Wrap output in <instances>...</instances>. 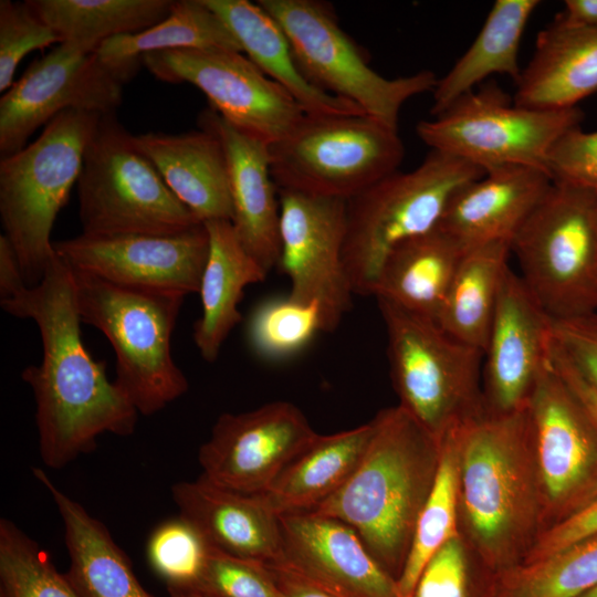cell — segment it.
I'll return each instance as SVG.
<instances>
[{
    "instance_id": "4316f807",
    "label": "cell",
    "mask_w": 597,
    "mask_h": 597,
    "mask_svg": "<svg viewBox=\"0 0 597 597\" xmlns=\"http://www.w3.org/2000/svg\"><path fill=\"white\" fill-rule=\"evenodd\" d=\"M223 21L241 52L310 115H365L355 104L314 86L301 72L290 41L258 2L203 0Z\"/></svg>"
},
{
    "instance_id": "d4e9b609",
    "label": "cell",
    "mask_w": 597,
    "mask_h": 597,
    "mask_svg": "<svg viewBox=\"0 0 597 597\" xmlns=\"http://www.w3.org/2000/svg\"><path fill=\"white\" fill-rule=\"evenodd\" d=\"M165 184L201 222L232 219L223 148L211 133L199 128L182 134L134 135Z\"/></svg>"
},
{
    "instance_id": "d590c367",
    "label": "cell",
    "mask_w": 597,
    "mask_h": 597,
    "mask_svg": "<svg viewBox=\"0 0 597 597\" xmlns=\"http://www.w3.org/2000/svg\"><path fill=\"white\" fill-rule=\"evenodd\" d=\"M597 586V535L493 575L485 597H579Z\"/></svg>"
},
{
    "instance_id": "484cf974",
    "label": "cell",
    "mask_w": 597,
    "mask_h": 597,
    "mask_svg": "<svg viewBox=\"0 0 597 597\" xmlns=\"http://www.w3.org/2000/svg\"><path fill=\"white\" fill-rule=\"evenodd\" d=\"M33 476L52 496L64 528L66 577L81 597H154L103 522L59 489L42 468Z\"/></svg>"
},
{
    "instance_id": "4fadbf2b",
    "label": "cell",
    "mask_w": 597,
    "mask_h": 597,
    "mask_svg": "<svg viewBox=\"0 0 597 597\" xmlns=\"http://www.w3.org/2000/svg\"><path fill=\"white\" fill-rule=\"evenodd\" d=\"M526 413L542 490L544 531L597 495V428L551 357L530 396Z\"/></svg>"
},
{
    "instance_id": "f907efd6",
    "label": "cell",
    "mask_w": 597,
    "mask_h": 597,
    "mask_svg": "<svg viewBox=\"0 0 597 597\" xmlns=\"http://www.w3.org/2000/svg\"><path fill=\"white\" fill-rule=\"evenodd\" d=\"M169 597H203L193 591H168Z\"/></svg>"
},
{
    "instance_id": "8992f818",
    "label": "cell",
    "mask_w": 597,
    "mask_h": 597,
    "mask_svg": "<svg viewBox=\"0 0 597 597\" xmlns=\"http://www.w3.org/2000/svg\"><path fill=\"white\" fill-rule=\"evenodd\" d=\"M485 175L430 150L412 170H396L347 200L343 261L354 294L373 295L381 265L400 243L437 228L452 196Z\"/></svg>"
},
{
    "instance_id": "ffe728a7",
    "label": "cell",
    "mask_w": 597,
    "mask_h": 597,
    "mask_svg": "<svg viewBox=\"0 0 597 597\" xmlns=\"http://www.w3.org/2000/svg\"><path fill=\"white\" fill-rule=\"evenodd\" d=\"M279 563L333 597H398L396 578L373 557L358 534L314 512L279 515Z\"/></svg>"
},
{
    "instance_id": "52a82bcc",
    "label": "cell",
    "mask_w": 597,
    "mask_h": 597,
    "mask_svg": "<svg viewBox=\"0 0 597 597\" xmlns=\"http://www.w3.org/2000/svg\"><path fill=\"white\" fill-rule=\"evenodd\" d=\"M519 274L544 312H597V192L553 181L511 241Z\"/></svg>"
},
{
    "instance_id": "e575fe53",
    "label": "cell",
    "mask_w": 597,
    "mask_h": 597,
    "mask_svg": "<svg viewBox=\"0 0 597 597\" xmlns=\"http://www.w3.org/2000/svg\"><path fill=\"white\" fill-rule=\"evenodd\" d=\"M457 427L440 439L436 478L419 514L406 562L396 579L398 597L412 596L427 563L450 538L461 533Z\"/></svg>"
},
{
    "instance_id": "1f68e13d",
    "label": "cell",
    "mask_w": 597,
    "mask_h": 597,
    "mask_svg": "<svg viewBox=\"0 0 597 597\" xmlns=\"http://www.w3.org/2000/svg\"><path fill=\"white\" fill-rule=\"evenodd\" d=\"M189 49L241 52L230 30L203 0H178L164 20L143 31L104 41L96 55L126 83L144 55Z\"/></svg>"
},
{
    "instance_id": "bcb514c9",
    "label": "cell",
    "mask_w": 597,
    "mask_h": 597,
    "mask_svg": "<svg viewBox=\"0 0 597 597\" xmlns=\"http://www.w3.org/2000/svg\"><path fill=\"white\" fill-rule=\"evenodd\" d=\"M549 357L556 371L580 402L597 428V391L594 390L573 366L549 343Z\"/></svg>"
},
{
    "instance_id": "30bf717a",
    "label": "cell",
    "mask_w": 597,
    "mask_h": 597,
    "mask_svg": "<svg viewBox=\"0 0 597 597\" xmlns=\"http://www.w3.org/2000/svg\"><path fill=\"white\" fill-rule=\"evenodd\" d=\"M256 2L282 28L301 72L314 86L355 104L390 128L398 129L399 113L408 100L437 85L438 77L429 70L396 78L374 71L325 1Z\"/></svg>"
},
{
    "instance_id": "5b68a950",
    "label": "cell",
    "mask_w": 597,
    "mask_h": 597,
    "mask_svg": "<svg viewBox=\"0 0 597 597\" xmlns=\"http://www.w3.org/2000/svg\"><path fill=\"white\" fill-rule=\"evenodd\" d=\"M101 114L60 113L41 135L0 160V217L25 283L38 285L56 258L51 232L77 184L86 145Z\"/></svg>"
},
{
    "instance_id": "44dd1931",
    "label": "cell",
    "mask_w": 597,
    "mask_h": 597,
    "mask_svg": "<svg viewBox=\"0 0 597 597\" xmlns=\"http://www.w3.org/2000/svg\"><path fill=\"white\" fill-rule=\"evenodd\" d=\"M199 128L214 135L226 156L231 223L245 250L269 272L280 252L279 192L271 171L270 144L235 127L208 107Z\"/></svg>"
},
{
    "instance_id": "74e56055",
    "label": "cell",
    "mask_w": 597,
    "mask_h": 597,
    "mask_svg": "<svg viewBox=\"0 0 597 597\" xmlns=\"http://www.w3.org/2000/svg\"><path fill=\"white\" fill-rule=\"evenodd\" d=\"M0 597H81L50 555L15 523L0 520Z\"/></svg>"
},
{
    "instance_id": "83f0119b",
    "label": "cell",
    "mask_w": 597,
    "mask_h": 597,
    "mask_svg": "<svg viewBox=\"0 0 597 597\" xmlns=\"http://www.w3.org/2000/svg\"><path fill=\"white\" fill-rule=\"evenodd\" d=\"M203 224L209 252L198 291L202 311L193 325V341L201 357L212 363L242 320L239 304L244 289L264 281L268 272L242 245L231 221Z\"/></svg>"
},
{
    "instance_id": "7c38bea8",
    "label": "cell",
    "mask_w": 597,
    "mask_h": 597,
    "mask_svg": "<svg viewBox=\"0 0 597 597\" xmlns=\"http://www.w3.org/2000/svg\"><path fill=\"white\" fill-rule=\"evenodd\" d=\"M583 118L577 106L553 111L517 106L494 83L467 93L439 116L420 121L416 132L431 150L461 158L485 172L512 165L547 172L549 150Z\"/></svg>"
},
{
    "instance_id": "5bb4252c",
    "label": "cell",
    "mask_w": 597,
    "mask_h": 597,
    "mask_svg": "<svg viewBox=\"0 0 597 597\" xmlns=\"http://www.w3.org/2000/svg\"><path fill=\"white\" fill-rule=\"evenodd\" d=\"M142 62L160 81L196 86L210 108L268 144L287 137L306 116L281 85L238 51H163L144 55Z\"/></svg>"
},
{
    "instance_id": "60d3db41",
    "label": "cell",
    "mask_w": 597,
    "mask_h": 597,
    "mask_svg": "<svg viewBox=\"0 0 597 597\" xmlns=\"http://www.w3.org/2000/svg\"><path fill=\"white\" fill-rule=\"evenodd\" d=\"M203 597H282L265 564L237 557L210 545L202 578Z\"/></svg>"
},
{
    "instance_id": "816d5d0a",
    "label": "cell",
    "mask_w": 597,
    "mask_h": 597,
    "mask_svg": "<svg viewBox=\"0 0 597 597\" xmlns=\"http://www.w3.org/2000/svg\"><path fill=\"white\" fill-rule=\"evenodd\" d=\"M579 597H597V586L588 590L587 593L583 594Z\"/></svg>"
},
{
    "instance_id": "f546056e",
    "label": "cell",
    "mask_w": 597,
    "mask_h": 597,
    "mask_svg": "<svg viewBox=\"0 0 597 597\" xmlns=\"http://www.w3.org/2000/svg\"><path fill=\"white\" fill-rule=\"evenodd\" d=\"M373 430L370 420L349 430L318 434L259 495L277 516L312 511L353 474Z\"/></svg>"
},
{
    "instance_id": "ab89813d",
    "label": "cell",
    "mask_w": 597,
    "mask_h": 597,
    "mask_svg": "<svg viewBox=\"0 0 597 597\" xmlns=\"http://www.w3.org/2000/svg\"><path fill=\"white\" fill-rule=\"evenodd\" d=\"M61 43L28 1H0V92L8 91L19 63L30 52Z\"/></svg>"
},
{
    "instance_id": "277c9868",
    "label": "cell",
    "mask_w": 597,
    "mask_h": 597,
    "mask_svg": "<svg viewBox=\"0 0 597 597\" xmlns=\"http://www.w3.org/2000/svg\"><path fill=\"white\" fill-rule=\"evenodd\" d=\"M72 273L81 322L108 339L116 356L114 383L137 412L155 415L184 396L189 384L172 358L171 337L185 295Z\"/></svg>"
},
{
    "instance_id": "9a60e30c",
    "label": "cell",
    "mask_w": 597,
    "mask_h": 597,
    "mask_svg": "<svg viewBox=\"0 0 597 597\" xmlns=\"http://www.w3.org/2000/svg\"><path fill=\"white\" fill-rule=\"evenodd\" d=\"M124 84L96 51L59 43L30 64L0 98L1 157L21 150L39 127L62 112L115 113Z\"/></svg>"
},
{
    "instance_id": "d6a6232c",
    "label": "cell",
    "mask_w": 597,
    "mask_h": 597,
    "mask_svg": "<svg viewBox=\"0 0 597 597\" xmlns=\"http://www.w3.org/2000/svg\"><path fill=\"white\" fill-rule=\"evenodd\" d=\"M510 253L504 241L465 251L437 320L451 337L484 352Z\"/></svg>"
},
{
    "instance_id": "8fae6325",
    "label": "cell",
    "mask_w": 597,
    "mask_h": 597,
    "mask_svg": "<svg viewBox=\"0 0 597 597\" xmlns=\"http://www.w3.org/2000/svg\"><path fill=\"white\" fill-rule=\"evenodd\" d=\"M277 189L348 200L398 170L405 146L398 129L367 115H310L270 144Z\"/></svg>"
},
{
    "instance_id": "ba28073f",
    "label": "cell",
    "mask_w": 597,
    "mask_h": 597,
    "mask_svg": "<svg viewBox=\"0 0 597 597\" xmlns=\"http://www.w3.org/2000/svg\"><path fill=\"white\" fill-rule=\"evenodd\" d=\"M82 234H176L201 223L165 184L115 113L101 115L76 184Z\"/></svg>"
},
{
    "instance_id": "603a6c76",
    "label": "cell",
    "mask_w": 597,
    "mask_h": 597,
    "mask_svg": "<svg viewBox=\"0 0 597 597\" xmlns=\"http://www.w3.org/2000/svg\"><path fill=\"white\" fill-rule=\"evenodd\" d=\"M171 498L178 515L211 546L262 564L282 561L279 516L259 494L224 489L200 475L195 481L172 484Z\"/></svg>"
},
{
    "instance_id": "cb8c5ba5",
    "label": "cell",
    "mask_w": 597,
    "mask_h": 597,
    "mask_svg": "<svg viewBox=\"0 0 597 597\" xmlns=\"http://www.w3.org/2000/svg\"><path fill=\"white\" fill-rule=\"evenodd\" d=\"M513 102L532 109H566L597 92V29L574 25L559 14L536 38Z\"/></svg>"
},
{
    "instance_id": "7a4b0ae2",
    "label": "cell",
    "mask_w": 597,
    "mask_h": 597,
    "mask_svg": "<svg viewBox=\"0 0 597 597\" xmlns=\"http://www.w3.org/2000/svg\"><path fill=\"white\" fill-rule=\"evenodd\" d=\"M460 532L492 575L520 564L543 531L526 406L485 408L457 427Z\"/></svg>"
},
{
    "instance_id": "7dc6e473",
    "label": "cell",
    "mask_w": 597,
    "mask_h": 597,
    "mask_svg": "<svg viewBox=\"0 0 597 597\" xmlns=\"http://www.w3.org/2000/svg\"><path fill=\"white\" fill-rule=\"evenodd\" d=\"M29 287L20 261L4 234L0 235V301L11 298Z\"/></svg>"
},
{
    "instance_id": "d6986e66",
    "label": "cell",
    "mask_w": 597,
    "mask_h": 597,
    "mask_svg": "<svg viewBox=\"0 0 597 597\" xmlns=\"http://www.w3.org/2000/svg\"><path fill=\"white\" fill-rule=\"evenodd\" d=\"M552 318L521 276L506 270L483 352L484 408L523 409L549 359Z\"/></svg>"
},
{
    "instance_id": "6da1fadb",
    "label": "cell",
    "mask_w": 597,
    "mask_h": 597,
    "mask_svg": "<svg viewBox=\"0 0 597 597\" xmlns=\"http://www.w3.org/2000/svg\"><path fill=\"white\" fill-rule=\"evenodd\" d=\"M57 254V253H56ZM3 311L32 320L42 341V360L22 371L35 399L39 453L59 470L96 448L104 433L126 437L139 413L95 360L81 334L72 269L59 256L42 281L0 301Z\"/></svg>"
},
{
    "instance_id": "ee69618b",
    "label": "cell",
    "mask_w": 597,
    "mask_h": 597,
    "mask_svg": "<svg viewBox=\"0 0 597 597\" xmlns=\"http://www.w3.org/2000/svg\"><path fill=\"white\" fill-rule=\"evenodd\" d=\"M551 346L597 391V312L551 324Z\"/></svg>"
},
{
    "instance_id": "b9f144b4",
    "label": "cell",
    "mask_w": 597,
    "mask_h": 597,
    "mask_svg": "<svg viewBox=\"0 0 597 597\" xmlns=\"http://www.w3.org/2000/svg\"><path fill=\"white\" fill-rule=\"evenodd\" d=\"M471 555L461 533L450 538L425 566L411 597H473Z\"/></svg>"
},
{
    "instance_id": "3957f363",
    "label": "cell",
    "mask_w": 597,
    "mask_h": 597,
    "mask_svg": "<svg viewBox=\"0 0 597 597\" xmlns=\"http://www.w3.org/2000/svg\"><path fill=\"white\" fill-rule=\"evenodd\" d=\"M371 421L370 441L353 474L308 512L349 525L397 579L436 478L440 440L399 405Z\"/></svg>"
},
{
    "instance_id": "e0dca14e",
    "label": "cell",
    "mask_w": 597,
    "mask_h": 597,
    "mask_svg": "<svg viewBox=\"0 0 597 597\" xmlns=\"http://www.w3.org/2000/svg\"><path fill=\"white\" fill-rule=\"evenodd\" d=\"M318 433L289 401L222 413L198 451L201 476L243 494H261Z\"/></svg>"
},
{
    "instance_id": "4dcf8cb0",
    "label": "cell",
    "mask_w": 597,
    "mask_h": 597,
    "mask_svg": "<svg viewBox=\"0 0 597 597\" xmlns=\"http://www.w3.org/2000/svg\"><path fill=\"white\" fill-rule=\"evenodd\" d=\"M541 4L538 0H496L480 32L453 64L438 78L432 91L430 114H442L458 98L473 91L476 85L494 74L520 78L519 49L525 27Z\"/></svg>"
},
{
    "instance_id": "c3c4849f",
    "label": "cell",
    "mask_w": 597,
    "mask_h": 597,
    "mask_svg": "<svg viewBox=\"0 0 597 597\" xmlns=\"http://www.w3.org/2000/svg\"><path fill=\"white\" fill-rule=\"evenodd\" d=\"M265 565L282 597H333L279 563Z\"/></svg>"
},
{
    "instance_id": "9c48e42d",
    "label": "cell",
    "mask_w": 597,
    "mask_h": 597,
    "mask_svg": "<svg viewBox=\"0 0 597 597\" xmlns=\"http://www.w3.org/2000/svg\"><path fill=\"white\" fill-rule=\"evenodd\" d=\"M377 302L399 406L440 440L484 409L483 352L451 337L432 320Z\"/></svg>"
},
{
    "instance_id": "836d02e7",
    "label": "cell",
    "mask_w": 597,
    "mask_h": 597,
    "mask_svg": "<svg viewBox=\"0 0 597 597\" xmlns=\"http://www.w3.org/2000/svg\"><path fill=\"white\" fill-rule=\"evenodd\" d=\"M34 12L70 42L96 51L104 41L164 20L174 0H28Z\"/></svg>"
},
{
    "instance_id": "8d00e7d4",
    "label": "cell",
    "mask_w": 597,
    "mask_h": 597,
    "mask_svg": "<svg viewBox=\"0 0 597 597\" xmlns=\"http://www.w3.org/2000/svg\"><path fill=\"white\" fill-rule=\"evenodd\" d=\"M321 332H325V326L320 304L302 303L289 295L264 300L248 322L252 350L270 362L296 356Z\"/></svg>"
},
{
    "instance_id": "7bdbcfd3",
    "label": "cell",
    "mask_w": 597,
    "mask_h": 597,
    "mask_svg": "<svg viewBox=\"0 0 597 597\" xmlns=\"http://www.w3.org/2000/svg\"><path fill=\"white\" fill-rule=\"evenodd\" d=\"M546 169L553 181L597 192V130L587 133L577 126L566 132L549 150Z\"/></svg>"
},
{
    "instance_id": "f35d334b",
    "label": "cell",
    "mask_w": 597,
    "mask_h": 597,
    "mask_svg": "<svg viewBox=\"0 0 597 597\" xmlns=\"http://www.w3.org/2000/svg\"><path fill=\"white\" fill-rule=\"evenodd\" d=\"M209 551L203 535L180 515L158 524L146 543L148 565L168 591H196Z\"/></svg>"
},
{
    "instance_id": "f6af8a7d",
    "label": "cell",
    "mask_w": 597,
    "mask_h": 597,
    "mask_svg": "<svg viewBox=\"0 0 597 597\" xmlns=\"http://www.w3.org/2000/svg\"><path fill=\"white\" fill-rule=\"evenodd\" d=\"M597 535V495L583 507L544 530L521 563H531Z\"/></svg>"
},
{
    "instance_id": "2e32d148",
    "label": "cell",
    "mask_w": 597,
    "mask_h": 597,
    "mask_svg": "<svg viewBox=\"0 0 597 597\" xmlns=\"http://www.w3.org/2000/svg\"><path fill=\"white\" fill-rule=\"evenodd\" d=\"M280 252L276 265L291 284L289 296L317 302L325 333L352 307L353 290L343 261L347 200L277 189Z\"/></svg>"
},
{
    "instance_id": "ac0fdd59",
    "label": "cell",
    "mask_w": 597,
    "mask_h": 597,
    "mask_svg": "<svg viewBox=\"0 0 597 597\" xmlns=\"http://www.w3.org/2000/svg\"><path fill=\"white\" fill-rule=\"evenodd\" d=\"M73 270L133 287L198 293L209 252L205 224L176 234L85 235L53 242Z\"/></svg>"
},
{
    "instance_id": "7402d4cb",
    "label": "cell",
    "mask_w": 597,
    "mask_h": 597,
    "mask_svg": "<svg viewBox=\"0 0 597 597\" xmlns=\"http://www.w3.org/2000/svg\"><path fill=\"white\" fill-rule=\"evenodd\" d=\"M553 180L542 169L504 166L462 186L449 201L439 228L465 250L514 235Z\"/></svg>"
},
{
    "instance_id": "f1b7e54d",
    "label": "cell",
    "mask_w": 597,
    "mask_h": 597,
    "mask_svg": "<svg viewBox=\"0 0 597 597\" xmlns=\"http://www.w3.org/2000/svg\"><path fill=\"white\" fill-rule=\"evenodd\" d=\"M465 251L439 227L409 239L384 261L373 296L437 323Z\"/></svg>"
},
{
    "instance_id": "681fc988",
    "label": "cell",
    "mask_w": 597,
    "mask_h": 597,
    "mask_svg": "<svg viewBox=\"0 0 597 597\" xmlns=\"http://www.w3.org/2000/svg\"><path fill=\"white\" fill-rule=\"evenodd\" d=\"M559 15L570 24L597 29V0H566Z\"/></svg>"
}]
</instances>
